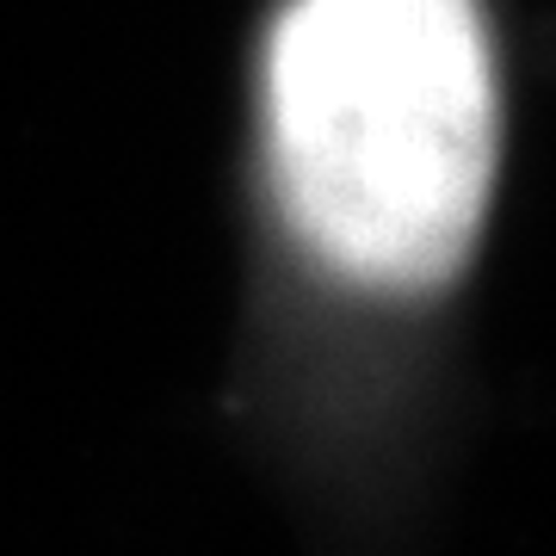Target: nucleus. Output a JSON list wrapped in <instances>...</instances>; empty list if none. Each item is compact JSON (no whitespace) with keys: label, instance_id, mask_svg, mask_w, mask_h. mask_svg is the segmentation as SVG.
Returning a JSON list of instances; mask_svg holds the SVG:
<instances>
[{"label":"nucleus","instance_id":"obj_1","mask_svg":"<svg viewBox=\"0 0 556 556\" xmlns=\"http://www.w3.org/2000/svg\"><path fill=\"white\" fill-rule=\"evenodd\" d=\"M260 118L278 217L321 273L390 298L464 273L501 161L477 0H285Z\"/></svg>","mask_w":556,"mask_h":556}]
</instances>
